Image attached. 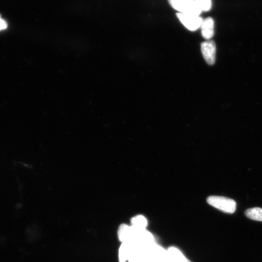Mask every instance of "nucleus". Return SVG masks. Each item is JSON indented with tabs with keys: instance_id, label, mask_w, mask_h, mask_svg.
<instances>
[{
	"instance_id": "nucleus-1",
	"label": "nucleus",
	"mask_w": 262,
	"mask_h": 262,
	"mask_svg": "<svg viewBox=\"0 0 262 262\" xmlns=\"http://www.w3.org/2000/svg\"><path fill=\"white\" fill-rule=\"evenodd\" d=\"M166 250L155 244L143 249L139 262H166Z\"/></svg>"
},
{
	"instance_id": "nucleus-2",
	"label": "nucleus",
	"mask_w": 262,
	"mask_h": 262,
	"mask_svg": "<svg viewBox=\"0 0 262 262\" xmlns=\"http://www.w3.org/2000/svg\"><path fill=\"white\" fill-rule=\"evenodd\" d=\"M206 201L209 205L228 214H233L236 210V202L234 200L225 196H210Z\"/></svg>"
},
{
	"instance_id": "nucleus-3",
	"label": "nucleus",
	"mask_w": 262,
	"mask_h": 262,
	"mask_svg": "<svg viewBox=\"0 0 262 262\" xmlns=\"http://www.w3.org/2000/svg\"><path fill=\"white\" fill-rule=\"evenodd\" d=\"M168 2L172 8L182 14L199 16L202 12L195 0H168Z\"/></svg>"
},
{
	"instance_id": "nucleus-4",
	"label": "nucleus",
	"mask_w": 262,
	"mask_h": 262,
	"mask_svg": "<svg viewBox=\"0 0 262 262\" xmlns=\"http://www.w3.org/2000/svg\"><path fill=\"white\" fill-rule=\"evenodd\" d=\"M177 16L180 22L189 31H194L201 27L203 19L199 15L178 13Z\"/></svg>"
},
{
	"instance_id": "nucleus-5",
	"label": "nucleus",
	"mask_w": 262,
	"mask_h": 262,
	"mask_svg": "<svg viewBox=\"0 0 262 262\" xmlns=\"http://www.w3.org/2000/svg\"><path fill=\"white\" fill-rule=\"evenodd\" d=\"M201 51L206 63L214 64L215 61L216 46L214 41L209 40L202 42Z\"/></svg>"
},
{
	"instance_id": "nucleus-6",
	"label": "nucleus",
	"mask_w": 262,
	"mask_h": 262,
	"mask_svg": "<svg viewBox=\"0 0 262 262\" xmlns=\"http://www.w3.org/2000/svg\"><path fill=\"white\" fill-rule=\"evenodd\" d=\"M133 242H135L136 244L143 249H145L156 244L155 237L146 229L142 231L137 230Z\"/></svg>"
},
{
	"instance_id": "nucleus-7",
	"label": "nucleus",
	"mask_w": 262,
	"mask_h": 262,
	"mask_svg": "<svg viewBox=\"0 0 262 262\" xmlns=\"http://www.w3.org/2000/svg\"><path fill=\"white\" fill-rule=\"evenodd\" d=\"M137 230L134 229L132 226L122 224L118 229V237L119 241L123 242H132L136 237Z\"/></svg>"
},
{
	"instance_id": "nucleus-8",
	"label": "nucleus",
	"mask_w": 262,
	"mask_h": 262,
	"mask_svg": "<svg viewBox=\"0 0 262 262\" xmlns=\"http://www.w3.org/2000/svg\"><path fill=\"white\" fill-rule=\"evenodd\" d=\"M202 34L203 37L206 40H210L214 35V19L208 17L203 20L201 25Z\"/></svg>"
},
{
	"instance_id": "nucleus-9",
	"label": "nucleus",
	"mask_w": 262,
	"mask_h": 262,
	"mask_svg": "<svg viewBox=\"0 0 262 262\" xmlns=\"http://www.w3.org/2000/svg\"><path fill=\"white\" fill-rule=\"evenodd\" d=\"M187 260L178 248L171 247L166 250V262H186Z\"/></svg>"
},
{
	"instance_id": "nucleus-10",
	"label": "nucleus",
	"mask_w": 262,
	"mask_h": 262,
	"mask_svg": "<svg viewBox=\"0 0 262 262\" xmlns=\"http://www.w3.org/2000/svg\"><path fill=\"white\" fill-rule=\"evenodd\" d=\"M143 249L136 244L135 242H130L128 258V262H139L141 255H142Z\"/></svg>"
},
{
	"instance_id": "nucleus-11",
	"label": "nucleus",
	"mask_w": 262,
	"mask_h": 262,
	"mask_svg": "<svg viewBox=\"0 0 262 262\" xmlns=\"http://www.w3.org/2000/svg\"><path fill=\"white\" fill-rule=\"evenodd\" d=\"M147 225L146 219L143 215H137L131 219V226L136 230H145Z\"/></svg>"
},
{
	"instance_id": "nucleus-12",
	"label": "nucleus",
	"mask_w": 262,
	"mask_h": 262,
	"mask_svg": "<svg viewBox=\"0 0 262 262\" xmlns=\"http://www.w3.org/2000/svg\"><path fill=\"white\" fill-rule=\"evenodd\" d=\"M245 215L251 220L262 222V209L260 208H253L247 209L245 211Z\"/></svg>"
},
{
	"instance_id": "nucleus-13",
	"label": "nucleus",
	"mask_w": 262,
	"mask_h": 262,
	"mask_svg": "<svg viewBox=\"0 0 262 262\" xmlns=\"http://www.w3.org/2000/svg\"><path fill=\"white\" fill-rule=\"evenodd\" d=\"M130 242H123L121 245L119 251V262H126L128 258Z\"/></svg>"
},
{
	"instance_id": "nucleus-14",
	"label": "nucleus",
	"mask_w": 262,
	"mask_h": 262,
	"mask_svg": "<svg viewBox=\"0 0 262 262\" xmlns=\"http://www.w3.org/2000/svg\"><path fill=\"white\" fill-rule=\"evenodd\" d=\"M195 2L202 11H208L211 8V0H195Z\"/></svg>"
},
{
	"instance_id": "nucleus-15",
	"label": "nucleus",
	"mask_w": 262,
	"mask_h": 262,
	"mask_svg": "<svg viewBox=\"0 0 262 262\" xmlns=\"http://www.w3.org/2000/svg\"><path fill=\"white\" fill-rule=\"evenodd\" d=\"M8 27L7 23L4 19H2L0 16V31L4 30Z\"/></svg>"
},
{
	"instance_id": "nucleus-16",
	"label": "nucleus",
	"mask_w": 262,
	"mask_h": 262,
	"mask_svg": "<svg viewBox=\"0 0 262 262\" xmlns=\"http://www.w3.org/2000/svg\"><path fill=\"white\" fill-rule=\"evenodd\" d=\"M186 262H192L191 261H190L189 260H187V261H186Z\"/></svg>"
}]
</instances>
